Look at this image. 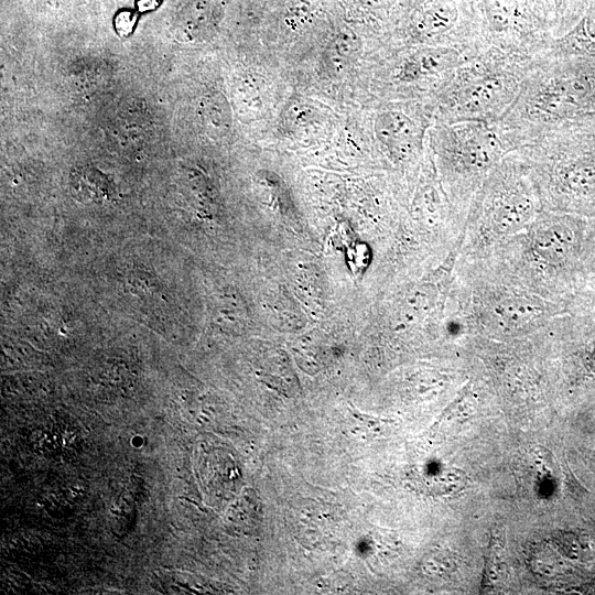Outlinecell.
Here are the masks:
<instances>
[{"label": "cell", "instance_id": "10", "mask_svg": "<svg viewBox=\"0 0 595 595\" xmlns=\"http://www.w3.org/2000/svg\"><path fill=\"white\" fill-rule=\"evenodd\" d=\"M553 12L558 18V28L555 29V37L563 35L566 32V21L571 17V10L574 9V0H551Z\"/></svg>", "mask_w": 595, "mask_h": 595}, {"label": "cell", "instance_id": "11", "mask_svg": "<svg viewBox=\"0 0 595 595\" xmlns=\"http://www.w3.org/2000/svg\"><path fill=\"white\" fill-rule=\"evenodd\" d=\"M472 392L470 383L465 385L456 394L455 399L447 405L446 409L440 414L439 419L433 424L432 429H435L444 420L451 419L455 412L459 410L462 404L467 400Z\"/></svg>", "mask_w": 595, "mask_h": 595}, {"label": "cell", "instance_id": "4", "mask_svg": "<svg viewBox=\"0 0 595 595\" xmlns=\"http://www.w3.org/2000/svg\"><path fill=\"white\" fill-rule=\"evenodd\" d=\"M480 36L486 48L532 60L555 37L545 4L539 0H478Z\"/></svg>", "mask_w": 595, "mask_h": 595}, {"label": "cell", "instance_id": "13", "mask_svg": "<svg viewBox=\"0 0 595 595\" xmlns=\"http://www.w3.org/2000/svg\"><path fill=\"white\" fill-rule=\"evenodd\" d=\"M587 456L591 463L593 464V466H595V452L594 451L588 452Z\"/></svg>", "mask_w": 595, "mask_h": 595}, {"label": "cell", "instance_id": "1", "mask_svg": "<svg viewBox=\"0 0 595 595\" xmlns=\"http://www.w3.org/2000/svg\"><path fill=\"white\" fill-rule=\"evenodd\" d=\"M595 110V58L536 55L519 93L496 121L515 152L542 131Z\"/></svg>", "mask_w": 595, "mask_h": 595}, {"label": "cell", "instance_id": "7", "mask_svg": "<svg viewBox=\"0 0 595 595\" xmlns=\"http://www.w3.org/2000/svg\"><path fill=\"white\" fill-rule=\"evenodd\" d=\"M544 52L595 58V0H591L577 24L563 35L554 37Z\"/></svg>", "mask_w": 595, "mask_h": 595}, {"label": "cell", "instance_id": "5", "mask_svg": "<svg viewBox=\"0 0 595 595\" xmlns=\"http://www.w3.org/2000/svg\"><path fill=\"white\" fill-rule=\"evenodd\" d=\"M412 106H391L374 119V133L387 155L396 162H407L421 150L429 115Z\"/></svg>", "mask_w": 595, "mask_h": 595}, {"label": "cell", "instance_id": "8", "mask_svg": "<svg viewBox=\"0 0 595 595\" xmlns=\"http://www.w3.org/2000/svg\"><path fill=\"white\" fill-rule=\"evenodd\" d=\"M541 311L532 301L511 296L491 305L489 317L495 326L504 329H519L528 326L540 315Z\"/></svg>", "mask_w": 595, "mask_h": 595}, {"label": "cell", "instance_id": "12", "mask_svg": "<svg viewBox=\"0 0 595 595\" xmlns=\"http://www.w3.org/2000/svg\"><path fill=\"white\" fill-rule=\"evenodd\" d=\"M587 364H588V368L593 372H595V347L593 348V350L591 351V354L587 357Z\"/></svg>", "mask_w": 595, "mask_h": 595}, {"label": "cell", "instance_id": "6", "mask_svg": "<svg viewBox=\"0 0 595 595\" xmlns=\"http://www.w3.org/2000/svg\"><path fill=\"white\" fill-rule=\"evenodd\" d=\"M532 234V250L543 262H561L573 245V231L567 224L559 218H547V215L537 221Z\"/></svg>", "mask_w": 595, "mask_h": 595}, {"label": "cell", "instance_id": "3", "mask_svg": "<svg viewBox=\"0 0 595 595\" xmlns=\"http://www.w3.org/2000/svg\"><path fill=\"white\" fill-rule=\"evenodd\" d=\"M430 139L457 204L473 198L490 171L513 152L496 122L436 120Z\"/></svg>", "mask_w": 595, "mask_h": 595}, {"label": "cell", "instance_id": "9", "mask_svg": "<svg viewBox=\"0 0 595 595\" xmlns=\"http://www.w3.org/2000/svg\"><path fill=\"white\" fill-rule=\"evenodd\" d=\"M505 548V534L502 528L491 530V536L486 550L482 578V592L490 591L499 577L501 559Z\"/></svg>", "mask_w": 595, "mask_h": 595}, {"label": "cell", "instance_id": "2", "mask_svg": "<svg viewBox=\"0 0 595 595\" xmlns=\"http://www.w3.org/2000/svg\"><path fill=\"white\" fill-rule=\"evenodd\" d=\"M530 62L495 48L469 57L431 99L436 120L496 122L516 99Z\"/></svg>", "mask_w": 595, "mask_h": 595}]
</instances>
